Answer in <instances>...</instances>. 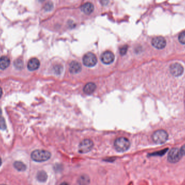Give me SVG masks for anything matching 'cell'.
Masks as SVG:
<instances>
[{
  "instance_id": "obj_17",
  "label": "cell",
  "mask_w": 185,
  "mask_h": 185,
  "mask_svg": "<svg viewBox=\"0 0 185 185\" xmlns=\"http://www.w3.org/2000/svg\"><path fill=\"white\" fill-rule=\"evenodd\" d=\"M14 166L15 169H17L18 171H23L26 169V166L24 163L21 161H15L14 163Z\"/></svg>"
},
{
  "instance_id": "obj_16",
  "label": "cell",
  "mask_w": 185,
  "mask_h": 185,
  "mask_svg": "<svg viewBox=\"0 0 185 185\" xmlns=\"http://www.w3.org/2000/svg\"><path fill=\"white\" fill-rule=\"evenodd\" d=\"M36 178L38 181L41 182V183H44L47 180V174L45 171H38L37 175H36Z\"/></svg>"
},
{
  "instance_id": "obj_31",
  "label": "cell",
  "mask_w": 185,
  "mask_h": 185,
  "mask_svg": "<svg viewBox=\"0 0 185 185\" xmlns=\"http://www.w3.org/2000/svg\"></svg>"
},
{
  "instance_id": "obj_10",
  "label": "cell",
  "mask_w": 185,
  "mask_h": 185,
  "mask_svg": "<svg viewBox=\"0 0 185 185\" xmlns=\"http://www.w3.org/2000/svg\"><path fill=\"white\" fill-rule=\"evenodd\" d=\"M40 65V62L38 59L36 58H32L28 61L27 65L28 69L30 71H34L37 70L39 68Z\"/></svg>"
},
{
  "instance_id": "obj_5",
  "label": "cell",
  "mask_w": 185,
  "mask_h": 185,
  "mask_svg": "<svg viewBox=\"0 0 185 185\" xmlns=\"http://www.w3.org/2000/svg\"><path fill=\"white\" fill-rule=\"evenodd\" d=\"M93 142L90 139H85L79 144V153L81 154L87 153L92 149Z\"/></svg>"
},
{
  "instance_id": "obj_24",
  "label": "cell",
  "mask_w": 185,
  "mask_h": 185,
  "mask_svg": "<svg viewBox=\"0 0 185 185\" xmlns=\"http://www.w3.org/2000/svg\"><path fill=\"white\" fill-rule=\"evenodd\" d=\"M180 150L181 153L183 154V155H185V144L183 146V147H181Z\"/></svg>"
},
{
  "instance_id": "obj_20",
  "label": "cell",
  "mask_w": 185,
  "mask_h": 185,
  "mask_svg": "<svg viewBox=\"0 0 185 185\" xmlns=\"http://www.w3.org/2000/svg\"><path fill=\"white\" fill-rule=\"evenodd\" d=\"M53 8H54V5L52 2H48L44 7L45 10L47 11H51L52 9H53Z\"/></svg>"
},
{
  "instance_id": "obj_25",
  "label": "cell",
  "mask_w": 185,
  "mask_h": 185,
  "mask_svg": "<svg viewBox=\"0 0 185 185\" xmlns=\"http://www.w3.org/2000/svg\"><path fill=\"white\" fill-rule=\"evenodd\" d=\"M101 1L103 5H107L109 1V0H101Z\"/></svg>"
},
{
  "instance_id": "obj_8",
  "label": "cell",
  "mask_w": 185,
  "mask_h": 185,
  "mask_svg": "<svg viewBox=\"0 0 185 185\" xmlns=\"http://www.w3.org/2000/svg\"><path fill=\"white\" fill-rule=\"evenodd\" d=\"M115 59V56L111 51H106L103 53L101 56V60L106 65H109L112 63Z\"/></svg>"
},
{
  "instance_id": "obj_9",
  "label": "cell",
  "mask_w": 185,
  "mask_h": 185,
  "mask_svg": "<svg viewBox=\"0 0 185 185\" xmlns=\"http://www.w3.org/2000/svg\"><path fill=\"white\" fill-rule=\"evenodd\" d=\"M170 72L175 77H179L183 74V68L180 63H173L170 67Z\"/></svg>"
},
{
  "instance_id": "obj_27",
  "label": "cell",
  "mask_w": 185,
  "mask_h": 185,
  "mask_svg": "<svg viewBox=\"0 0 185 185\" xmlns=\"http://www.w3.org/2000/svg\"><path fill=\"white\" fill-rule=\"evenodd\" d=\"M60 185H69L68 184V183H65V182H64V183H62L60 184Z\"/></svg>"
},
{
  "instance_id": "obj_7",
  "label": "cell",
  "mask_w": 185,
  "mask_h": 185,
  "mask_svg": "<svg viewBox=\"0 0 185 185\" xmlns=\"http://www.w3.org/2000/svg\"><path fill=\"white\" fill-rule=\"evenodd\" d=\"M152 44L154 47L161 49L165 47L166 45V41L165 38L161 36H158L153 38L152 41Z\"/></svg>"
},
{
  "instance_id": "obj_19",
  "label": "cell",
  "mask_w": 185,
  "mask_h": 185,
  "mask_svg": "<svg viewBox=\"0 0 185 185\" xmlns=\"http://www.w3.org/2000/svg\"><path fill=\"white\" fill-rule=\"evenodd\" d=\"M6 128H7V124L6 123L5 119L2 116H1L0 117V129L2 130H5Z\"/></svg>"
},
{
  "instance_id": "obj_1",
  "label": "cell",
  "mask_w": 185,
  "mask_h": 185,
  "mask_svg": "<svg viewBox=\"0 0 185 185\" xmlns=\"http://www.w3.org/2000/svg\"><path fill=\"white\" fill-rule=\"evenodd\" d=\"M51 157V153L45 150L37 149L32 152L31 154V158L32 160L37 162L42 163L48 160Z\"/></svg>"
},
{
  "instance_id": "obj_14",
  "label": "cell",
  "mask_w": 185,
  "mask_h": 185,
  "mask_svg": "<svg viewBox=\"0 0 185 185\" xmlns=\"http://www.w3.org/2000/svg\"><path fill=\"white\" fill-rule=\"evenodd\" d=\"M10 60L9 57L6 56L0 57V69H6L10 65Z\"/></svg>"
},
{
  "instance_id": "obj_28",
  "label": "cell",
  "mask_w": 185,
  "mask_h": 185,
  "mask_svg": "<svg viewBox=\"0 0 185 185\" xmlns=\"http://www.w3.org/2000/svg\"><path fill=\"white\" fill-rule=\"evenodd\" d=\"M1 116H2V110H1V108H0V117Z\"/></svg>"
},
{
  "instance_id": "obj_21",
  "label": "cell",
  "mask_w": 185,
  "mask_h": 185,
  "mask_svg": "<svg viewBox=\"0 0 185 185\" xmlns=\"http://www.w3.org/2000/svg\"><path fill=\"white\" fill-rule=\"evenodd\" d=\"M179 41L181 43L185 45V31L182 32L179 35Z\"/></svg>"
},
{
  "instance_id": "obj_22",
  "label": "cell",
  "mask_w": 185,
  "mask_h": 185,
  "mask_svg": "<svg viewBox=\"0 0 185 185\" xmlns=\"http://www.w3.org/2000/svg\"><path fill=\"white\" fill-rule=\"evenodd\" d=\"M168 149H166L165 150H163L161 151L158 152H156V153H153L150 154L149 155L151 156H163V155H164L166 152H167Z\"/></svg>"
},
{
  "instance_id": "obj_26",
  "label": "cell",
  "mask_w": 185,
  "mask_h": 185,
  "mask_svg": "<svg viewBox=\"0 0 185 185\" xmlns=\"http://www.w3.org/2000/svg\"><path fill=\"white\" fill-rule=\"evenodd\" d=\"M2 95V89L0 87V98L1 97Z\"/></svg>"
},
{
  "instance_id": "obj_29",
  "label": "cell",
  "mask_w": 185,
  "mask_h": 185,
  "mask_svg": "<svg viewBox=\"0 0 185 185\" xmlns=\"http://www.w3.org/2000/svg\"><path fill=\"white\" fill-rule=\"evenodd\" d=\"M1 164H2V159H1V158L0 157V166H1Z\"/></svg>"
},
{
  "instance_id": "obj_30",
  "label": "cell",
  "mask_w": 185,
  "mask_h": 185,
  "mask_svg": "<svg viewBox=\"0 0 185 185\" xmlns=\"http://www.w3.org/2000/svg\"><path fill=\"white\" fill-rule=\"evenodd\" d=\"M38 1L39 2H42L45 0H38Z\"/></svg>"
},
{
  "instance_id": "obj_15",
  "label": "cell",
  "mask_w": 185,
  "mask_h": 185,
  "mask_svg": "<svg viewBox=\"0 0 185 185\" xmlns=\"http://www.w3.org/2000/svg\"><path fill=\"white\" fill-rule=\"evenodd\" d=\"M77 183L79 185H88L90 183V179L87 175L84 174L79 177Z\"/></svg>"
},
{
  "instance_id": "obj_2",
  "label": "cell",
  "mask_w": 185,
  "mask_h": 185,
  "mask_svg": "<svg viewBox=\"0 0 185 185\" xmlns=\"http://www.w3.org/2000/svg\"><path fill=\"white\" fill-rule=\"evenodd\" d=\"M114 146L117 152H124L129 148L131 143L128 139L124 137H120L115 140Z\"/></svg>"
},
{
  "instance_id": "obj_18",
  "label": "cell",
  "mask_w": 185,
  "mask_h": 185,
  "mask_svg": "<svg viewBox=\"0 0 185 185\" xmlns=\"http://www.w3.org/2000/svg\"><path fill=\"white\" fill-rule=\"evenodd\" d=\"M14 65L17 69H21L23 67V62L21 59H17L14 61Z\"/></svg>"
},
{
  "instance_id": "obj_3",
  "label": "cell",
  "mask_w": 185,
  "mask_h": 185,
  "mask_svg": "<svg viewBox=\"0 0 185 185\" xmlns=\"http://www.w3.org/2000/svg\"><path fill=\"white\" fill-rule=\"evenodd\" d=\"M168 135L167 132L163 130H158L154 133L152 139L156 144H161L167 141Z\"/></svg>"
},
{
  "instance_id": "obj_6",
  "label": "cell",
  "mask_w": 185,
  "mask_h": 185,
  "mask_svg": "<svg viewBox=\"0 0 185 185\" xmlns=\"http://www.w3.org/2000/svg\"><path fill=\"white\" fill-rule=\"evenodd\" d=\"M83 63L87 67H94L97 63V57L92 53H87L84 56Z\"/></svg>"
},
{
  "instance_id": "obj_11",
  "label": "cell",
  "mask_w": 185,
  "mask_h": 185,
  "mask_svg": "<svg viewBox=\"0 0 185 185\" xmlns=\"http://www.w3.org/2000/svg\"><path fill=\"white\" fill-rule=\"evenodd\" d=\"M81 65L77 61H73L69 65V71L72 74H77L81 70Z\"/></svg>"
},
{
  "instance_id": "obj_4",
  "label": "cell",
  "mask_w": 185,
  "mask_h": 185,
  "mask_svg": "<svg viewBox=\"0 0 185 185\" xmlns=\"http://www.w3.org/2000/svg\"><path fill=\"white\" fill-rule=\"evenodd\" d=\"M183 155L180 149L177 148H172L171 149L168 155V161L171 163H178L180 160Z\"/></svg>"
},
{
  "instance_id": "obj_23",
  "label": "cell",
  "mask_w": 185,
  "mask_h": 185,
  "mask_svg": "<svg viewBox=\"0 0 185 185\" xmlns=\"http://www.w3.org/2000/svg\"><path fill=\"white\" fill-rule=\"evenodd\" d=\"M127 50H128V45H124L122 46V47L120 48V54L121 55H124L126 54L127 52Z\"/></svg>"
},
{
  "instance_id": "obj_12",
  "label": "cell",
  "mask_w": 185,
  "mask_h": 185,
  "mask_svg": "<svg viewBox=\"0 0 185 185\" xmlns=\"http://www.w3.org/2000/svg\"><path fill=\"white\" fill-rule=\"evenodd\" d=\"M94 5H92V3L90 2L86 3L82 5L81 7V11L87 15L92 14V11H94Z\"/></svg>"
},
{
  "instance_id": "obj_13",
  "label": "cell",
  "mask_w": 185,
  "mask_h": 185,
  "mask_svg": "<svg viewBox=\"0 0 185 185\" xmlns=\"http://www.w3.org/2000/svg\"><path fill=\"white\" fill-rule=\"evenodd\" d=\"M96 88V86L94 83L89 82L86 84L84 88V92L86 94L90 95L94 92Z\"/></svg>"
}]
</instances>
